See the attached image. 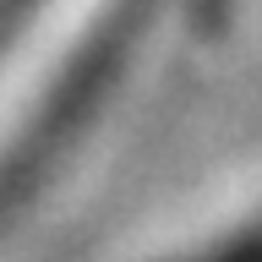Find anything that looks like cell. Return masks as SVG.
I'll use <instances>...</instances> for the list:
<instances>
[{"label": "cell", "instance_id": "obj_1", "mask_svg": "<svg viewBox=\"0 0 262 262\" xmlns=\"http://www.w3.org/2000/svg\"><path fill=\"white\" fill-rule=\"evenodd\" d=\"M191 262H262V219H257V224H246V229H235L229 241L208 246V251L191 257Z\"/></svg>", "mask_w": 262, "mask_h": 262}]
</instances>
